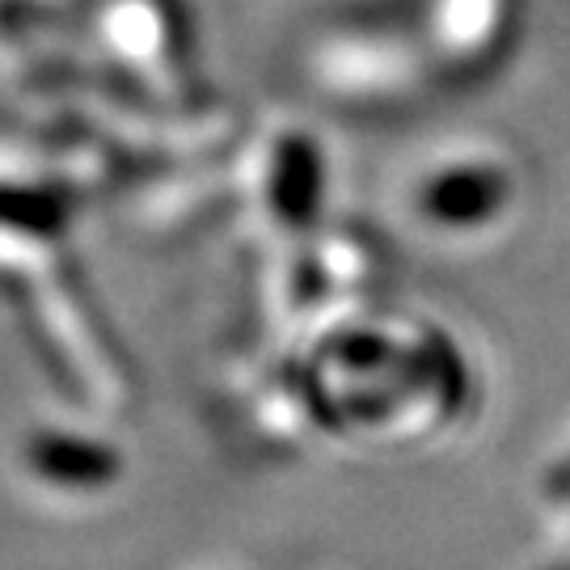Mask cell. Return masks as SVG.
Masks as SVG:
<instances>
[{"mask_svg": "<svg viewBox=\"0 0 570 570\" xmlns=\"http://www.w3.org/2000/svg\"><path fill=\"white\" fill-rule=\"evenodd\" d=\"M508 199V186L494 169H452L444 178H435L423 195L428 216L440 225H478L494 216Z\"/></svg>", "mask_w": 570, "mask_h": 570, "instance_id": "obj_1", "label": "cell"}]
</instances>
